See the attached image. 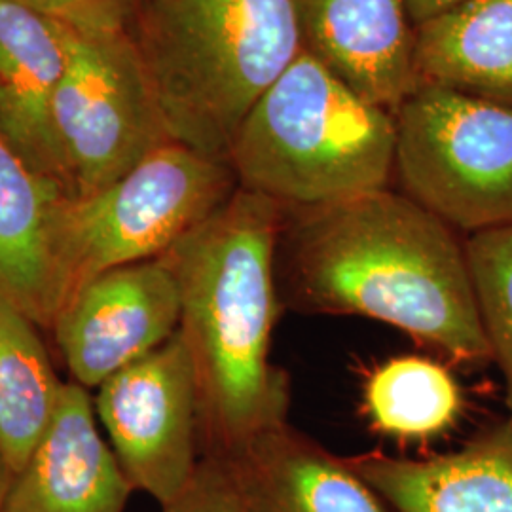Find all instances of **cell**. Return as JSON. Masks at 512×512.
I'll use <instances>...</instances> for the list:
<instances>
[{
  "instance_id": "obj_1",
  "label": "cell",
  "mask_w": 512,
  "mask_h": 512,
  "mask_svg": "<svg viewBox=\"0 0 512 512\" xmlns=\"http://www.w3.org/2000/svg\"><path fill=\"white\" fill-rule=\"evenodd\" d=\"M283 310L361 315L467 365L492 361L465 239L406 194L283 207L275 245Z\"/></svg>"
},
{
  "instance_id": "obj_2",
  "label": "cell",
  "mask_w": 512,
  "mask_h": 512,
  "mask_svg": "<svg viewBox=\"0 0 512 512\" xmlns=\"http://www.w3.org/2000/svg\"><path fill=\"white\" fill-rule=\"evenodd\" d=\"M281 220L283 205L239 186L160 256L179 291L177 332L196 376L202 458H224L289 423L291 382L270 361L283 311L275 287Z\"/></svg>"
},
{
  "instance_id": "obj_3",
  "label": "cell",
  "mask_w": 512,
  "mask_h": 512,
  "mask_svg": "<svg viewBox=\"0 0 512 512\" xmlns=\"http://www.w3.org/2000/svg\"><path fill=\"white\" fill-rule=\"evenodd\" d=\"M129 35L171 137L219 160L302 52L291 0H143Z\"/></svg>"
},
{
  "instance_id": "obj_4",
  "label": "cell",
  "mask_w": 512,
  "mask_h": 512,
  "mask_svg": "<svg viewBox=\"0 0 512 512\" xmlns=\"http://www.w3.org/2000/svg\"><path fill=\"white\" fill-rule=\"evenodd\" d=\"M395 152V114L302 50L249 110L226 162L245 190L319 207L387 190Z\"/></svg>"
},
{
  "instance_id": "obj_5",
  "label": "cell",
  "mask_w": 512,
  "mask_h": 512,
  "mask_svg": "<svg viewBox=\"0 0 512 512\" xmlns=\"http://www.w3.org/2000/svg\"><path fill=\"white\" fill-rule=\"evenodd\" d=\"M238 188L226 160L171 141L90 196L61 198L48 228L61 308L93 277L160 258Z\"/></svg>"
},
{
  "instance_id": "obj_6",
  "label": "cell",
  "mask_w": 512,
  "mask_h": 512,
  "mask_svg": "<svg viewBox=\"0 0 512 512\" xmlns=\"http://www.w3.org/2000/svg\"><path fill=\"white\" fill-rule=\"evenodd\" d=\"M395 124L410 200L467 236L512 226V105L421 84Z\"/></svg>"
},
{
  "instance_id": "obj_7",
  "label": "cell",
  "mask_w": 512,
  "mask_h": 512,
  "mask_svg": "<svg viewBox=\"0 0 512 512\" xmlns=\"http://www.w3.org/2000/svg\"><path fill=\"white\" fill-rule=\"evenodd\" d=\"M52 124L69 198L109 186L175 141L128 31L67 27Z\"/></svg>"
},
{
  "instance_id": "obj_8",
  "label": "cell",
  "mask_w": 512,
  "mask_h": 512,
  "mask_svg": "<svg viewBox=\"0 0 512 512\" xmlns=\"http://www.w3.org/2000/svg\"><path fill=\"white\" fill-rule=\"evenodd\" d=\"M93 408L135 492L160 507L183 492L202 452L196 376L179 332L99 385Z\"/></svg>"
},
{
  "instance_id": "obj_9",
  "label": "cell",
  "mask_w": 512,
  "mask_h": 512,
  "mask_svg": "<svg viewBox=\"0 0 512 512\" xmlns=\"http://www.w3.org/2000/svg\"><path fill=\"white\" fill-rule=\"evenodd\" d=\"M179 319L177 283L154 258L93 277L65 302L52 334L74 384L90 389L160 348Z\"/></svg>"
},
{
  "instance_id": "obj_10",
  "label": "cell",
  "mask_w": 512,
  "mask_h": 512,
  "mask_svg": "<svg viewBox=\"0 0 512 512\" xmlns=\"http://www.w3.org/2000/svg\"><path fill=\"white\" fill-rule=\"evenodd\" d=\"M304 52L393 114L418 90L416 25L404 0H291Z\"/></svg>"
},
{
  "instance_id": "obj_11",
  "label": "cell",
  "mask_w": 512,
  "mask_h": 512,
  "mask_svg": "<svg viewBox=\"0 0 512 512\" xmlns=\"http://www.w3.org/2000/svg\"><path fill=\"white\" fill-rule=\"evenodd\" d=\"M131 492L93 397L69 382L48 431L14 476L4 512H124Z\"/></svg>"
},
{
  "instance_id": "obj_12",
  "label": "cell",
  "mask_w": 512,
  "mask_h": 512,
  "mask_svg": "<svg viewBox=\"0 0 512 512\" xmlns=\"http://www.w3.org/2000/svg\"><path fill=\"white\" fill-rule=\"evenodd\" d=\"M393 512H512V421L461 448L414 459L368 452L348 458Z\"/></svg>"
},
{
  "instance_id": "obj_13",
  "label": "cell",
  "mask_w": 512,
  "mask_h": 512,
  "mask_svg": "<svg viewBox=\"0 0 512 512\" xmlns=\"http://www.w3.org/2000/svg\"><path fill=\"white\" fill-rule=\"evenodd\" d=\"M67 67V27L21 0H0V128L25 162L65 198L52 109Z\"/></svg>"
},
{
  "instance_id": "obj_14",
  "label": "cell",
  "mask_w": 512,
  "mask_h": 512,
  "mask_svg": "<svg viewBox=\"0 0 512 512\" xmlns=\"http://www.w3.org/2000/svg\"><path fill=\"white\" fill-rule=\"evenodd\" d=\"M226 463L249 512H393L378 492L291 423L245 442Z\"/></svg>"
},
{
  "instance_id": "obj_15",
  "label": "cell",
  "mask_w": 512,
  "mask_h": 512,
  "mask_svg": "<svg viewBox=\"0 0 512 512\" xmlns=\"http://www.w3.org/2000/svg\"><path fill=\"white\" fill-rule=\"evenodd\" d=\"M61 198L0 128V298L50 332L63 304L48 247L50 217Z\"/></svg>"
},
{
  "instance_id": "obj_16",
  "label": "cell",
  "mask_w": 512,
  "mask_h": 512,
  "mask_svg": "<svg viewBox=\"0 0 512 512\" xmlns=\"http://www.w3.org/2000/svg\"><path fill=\"white\" fill-rule=\"evenodd\" d=\"M421 84L512 105V0H465L416 27Z\"/></svg>"
},
{
  "instance_id": "obj_17",
  "label": "cell",
  "mask_w": 512,
  "mask_h": 512,
  "mask_svg": "<svg viewBox=\"0 0 512 512\" xmlns=\"http://www.w3.org/2000/svg\"><path fill=\"white\" fill-rule=\"evenodd\" d=\"M63 387L37 325L0 298V456L14 473L48 431Z\"/></svg>"
},
{
  "instance_id": "obj_18",
  "label": "cell",
  "mask_w": 512,
  "mask_h": 512,
  "mask_svg": "<svg viewBox=\"0 0 512 512\" xmlns=\"http://www.w3.org/2000/svg\"><path fill=\"white\" fill-rule=\"evenodd\" d=\"M463 397L448 368L425 357H399L378 366L366 380L368 418L397 439H431L461 416Z\"/></svg>"
},
{
  "instance_id": "obj_19",
  "label": "cell",
  "mask_w": 512,
  "mask_h": 512,
  "mask_svg": "<svg viewBox=\"0 0 512 512\" xmlns=\"http://www.w3.org/2000/svg\"><path fill=\"white\" fill-rule=\"evenodd\" d=\"M482 329L505 382L512 421V226L476 232L465 238Z\"/></svg>"
},
{
  "instance_id": "obj_20",
  "label": "cell",
  "mask_w": 512,
  "mask_h": 512,
  "mask_svg": "<svg viewBox=\"0 0 512 512\" xmlns=\"http://www.w3.org/2000/svg\"><path fill=\"white\" fill-rule=\"evenodd\" d=\"M76 31H131L143 0H21Z\"/></svg>"
},
{
  "instance_id": "obj_21",
  "label": "cell",
  "mask_w": 512,
  "mask_h": 512,
  "mask_svg": "<svg viewBox=\"0 0 512 512\" xmlns=\"http://www.w3.org/2000/svg\"><path fill=\"white\" fill-rule=\"evenodd\" d=\"M162 512H249L224 461L202 458L183 492Z\"/></svg>"
},
{
  "instance_id": "obj_22",
  "label": "cell",
  "mask_w": 512,
  "mask_h": 512,
  "mask_svg": "<svg viewBox=\"0 0 512 512\" xmlns=\"http://www.w3.org/2000/svg\"><path fill=\"white\" fill-rule=\"evenodd\" d=\"M461 2H465V0H404L410 19L416 27L456 8Z\"/></svg>"
},
{
  "instance_id": "obj_23",
  "label": "cell",
  "mask_w": 512,
  "mask_h": 512,
  "mask_svg": "<svg viewBox=\"0 0 512 512\" xmlns=\"http://www.w3.org/2000/svg\"><path fill=\"white\" fill-rule=\"evenodd\" d=\"M14 476H16V473L12 471V467L0 456V512H4V505H6V499H8V492L12 488Z\"/></svg>"
}]
</instances>
